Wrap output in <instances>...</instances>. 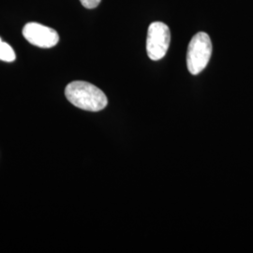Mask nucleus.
Here are the masks:
<instances>
[{"mask_svg":"<svg viewBox=\"0 0 253 253\" xmlns=\"http://www.w3.org/2000/svg\"><path fill=\"white\" fill-rule=\"evenodd\" d=\"M23 36L27 42L40 48H52L59 42V35L54 28L39 23H27L23 28Z\"/></svg>","mask_w":253,"mask_h":253,"instance_id":"nucleus-4","label":"nucleus"},{"mask_svg":"<svg viewBox=\"0 0 253 253\" xmlns=\"http://www.w3.org/2000/svg\"><path fill=\"white\" fill-rule=\"evenodd\" d=\"M171 42L169 27L163 22H154L147 31L146 52L148 57L154 60H161L165 56Z\"/></svg>","mask_w":253,"mask_h":253,"instance_id":"nucleus-3","label":"nucleus"},{"mask_svg":"<svg viewBox=\"0 0 253 253\" xmlns=\"http://www.w3.org/2000/svg\"><path fill=\"white\" fill-rule=\"evenodd\" d=\"M212 54V42L208 34L199 32L190 41L187 54L188 70L192 75L202 73L208 66Z\"/></svg>","mask_w":253,"mask_h":253,"instance_id":"nucleus-2","label":"nucleus"},{"mask_svg":"<svg viewBox=\"0 0 253 253\" xmlns=\"http://www.w3.org/2000/svg\"><path fill=\"white\" fill-rule=\"evenodd\" d=\"M16 59V54L11 46L4 42L0 38V60L5 62H12Z\"/></svg>","mask_w":253,"mask_h":253,"instance_id":"nucleus-5","label":"nucleus"},{"mask_svg":"<svg viewBox=\"0 0 253 253\" xmlns=\"http://www.w3.org/2000/svg\"><path fill=\"white\" fill-rule=\"evenodd\" d=\"M101 0H80L82 5L86 9H95L99 6Z\"/></svg>","mask_w":253,"mask_h":253,"instance_id":"nucleus-6","label":"nucleus"},{"mask_svg":"<svg viewBox=\"0 0 253 253\" xmlns=\"http://www.w3.org/2000/svg\"><path fill=\"white\" fill-rule=\"evenodd\" d=\"M65 96L75 107L89 112H99L108 104L106 95L99 87L87 82L70 83L66 86Z\"/></svg>","mask_w":253,"mask_h":253,"instance_id":"nucleus-1","label":"nucleus"}]
</instances>
